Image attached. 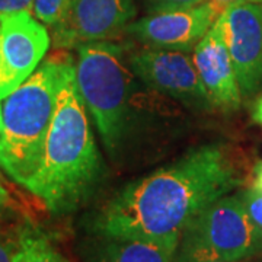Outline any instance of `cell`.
I'll use <instances>...</instances> for the list:
<instances>
[{
  "instance_id": "obj_5",
  "label": "cell",
  "mask_w": 262,
  "mask_h": 262,
  "mask_svg": "<svg viewBox=\"0 0 262 262\" xmlns=\"http://www.w3.org/2000/svg\"><path fill=\"white\" fill-rule=\"evenodd\" d=\"M262 252V232L253 225L239 195L211 203L182 234L178 256L242 261Z\"/></svg>"
},
{
  "instance_id": "obj_18",
  "label": "cell",
  "mask_w": 262,
  "mask_h": 262,
  "mask_svg": "<svg viewBox=\"0 0 262 262\" xmlns=\"http://www.w3.org/2000/svg\"><path fill=\"white\" fill-rule=\"evenodd\" d=\"M0 262H13V237L0 232Z\"/></svg>"
},
{
  "instance_id": "obj_20",
  "label": "cell",
  "mask_w": 262,
  "mask_h": 262,
  "mask_svg": "<svg viewBox=\"0 0 262 262\" xmlns=\"http://www.w3.org/2000/svg\"><path fill=\"white\" fill-rule=\"evenodd\" d=\"M173 262H249V259H242V261H226V259H204V258H188V256H178Z\"/></svg>"
},
{
  "instance_id": "obj_8",
  "label": "cell",
  "mask_w": 262,
  "mask_h": 262,
  "mask_svg": "<svg viewBox=\"0 0 262 262\" xmlns=\"http://www.w3.org/2000/svg\"><path fill=\"white\" fill-rule=\"evenodd\" d=\"M136 18L134 0H70L53 28L57 48H77L118 35Z\"/></svg>"
},
{
  "instance_id": "obj_13",
  "label": "cell",
  "mask_w": 262,
  "mask_h": 262,
  "mask_svg": "<svg viewBox=\"0 0 262 262\" xmlns=\"http://www.w3.org/2000/svg\"><path fill=\"white\" fill-rule=\"evenodd\" d=\"M13 262H69L37 226L25 223L13 236Z\"/></svg>"
},
{
  "instance_id": "obj_14",
  "label": "cell",
  "mask_w": 262,
  "mask_h": 262,
  "mask_svg": "<svg viewBox=\"0 0 262 262\" xmlns=\"http://www.w3.org/2000/svg\"><path fill=\"white\" fill-rule=\"evenodd\" d=\"M69 2L70 0H32V12L41 24L54 27L64 15Z\"/></svg>"
},
{
  "instance_id": "obj_1",
  "label": "cell",
  "mask_w": 262,
  "mask_h": 262,
  "mask_svg": "<svg viewBox=\"0 0 262 262\" xmlns=\"http://www.w3.org/2000/svg\"><path fill=\"white\" fill-rule=\"evenodd\" d=\"M241 184L229 151L206 144L144 178L130 182L96 215L101 237L177 241L215 200Z\"/></svg>"
},
{
  "instance_id": "obj_2",
  "label": "cell",
  "mask_w": 262,
  "mask_h": 262,
  "mask_svg": "<svg viewBox=\"0 0 262 262\" xmlns=\"http://www.w3.org/2000/svg\"><path fill=\"white\" fill-rule=\"evenodd\" d=\"M102 177V160L76 82V66L67 60L57 95L41 165L25 185L54 214L76 210Z\"/></svg>"
},
{
  "instance_id": "obj_11",
  "label": "cell",
  "mask_w": 262,
  "mask_h": 262,
  "mask_svg": "<svg viewBox=\"0 0 262 262\" xmlns=\"http://www.w3.org/2000/svg\"><path fill=\"white\" fill-rule=\"evenodd\" d=\"M192 61L211 105L237 110L242 101L241 86L223 34L215 22L194 47Z\"/></svg>"
},
{
  "instance_id": "obj_23",
  "label": "cell",
  "mask_w": 262,
  "mask_h": 262,
  "mask_svg": "<svg viewBox=\"0 0 262 262\" xmlns=\"http://www.w3.org/2000/svg\"><path fill=\"white\" fill-rule=\"evenodd\" d=\"M253 120L258 122L259 125H262V98L256 102L255 110H253Z\"/></svg>"
},
{
  "instance_id": "obj_7",
  "label": "cell",
  "mask_w": 262,
  "mask_h": 262,
  "mask_svg": "<svg viewBox=\"0 0 262 262\" xmlns=\"http://www.w3.org/2000/svg\"><path fill=\"white\" fill-rule=\"evenodd\" d=\"M136 77L149 86L189 106H210L192 56L181 50L144 48L128 58Z\"/></svg>"
},
{
  "instance_id": "obj_21",
  "label": "cell",
  "mask_w": 262,
  "mask_h": 262,
  "mask_svg": "<svg viewBox=\"0 0 262 262\" xmlns=\"http://www.w3.org/2000/svg\"><path fill=\"white\" fill-rule=\"evenodd\" d=\"M8 203H9V195H8V192H6V189L5 187L2 185V182H0V214L5 211V208L8 207Z\"/></svg>"
},
{
  "instance_id": "obj_4",
  "label": "cell",
  "mask_w": 262,
  "mask_h": 262,
  "mask_svg": "<svg viewBox=\"0 0 262 262\" xmlns=\"http://www.w3.org/2000/svg\"><path fill=\"white\" fill-rule=\"evenodd\" d=\"M76 82L103 146L115 158L130 128L133 70L124 48L111 41L77 47Z\"/></svg>"
},
{
  "instance_id": "obj_16",
  "label": "cell",
  "mask_w": 262,
  "mask_h": 262,
  "mask_svg": "<svg viewBox=\"0 0 262 262\" xmlns=\"http://www.w3.org/2000/svg\"><path fill=\"white\" fill-rule=\"evenodd\" d=\"M150 8L153 12L156 10L175 9V8H187V6H194L200 5L206 0H147Z\"/></svg>"
},
{
  "instance_id": "obj_6",
  "label": "cell",
  "mask_w": 262,
  "mask_h": 262,
  "mask_svg": "<svg viewBox=\"0 0 262 262\" xmlns=\"http://www.w3.org/2000/svg\"><path fill=\"white\" fill-rule=\"evenodd\" d=\"M50 41L44 24L28 10L0 16V102L37 70Z\"/></svg>"
},
{
  "instance_id": "obj_15",
  "label": "cell",
  "mask_w": 262,
  "mask_h": 262,
  "mask_svg": "<svg viewBox=\"0 0 262 262\" xmlns=\"http://www.w3.org/2000/svg\"><path fill=\"white\" fill-rule=\"evenodd\" d=\"M239 198L244 204L248 215L251 217L253 225L262 232V189L252 185L239 194Z\"/></svg>"
},
{
  "instance_id": "obj_9",
  "label": "cell",
  "mask_w": 262,
  "mask_h": 262,
  "mask_svg": "<svg viewBox=\"0 0 262 262\" xmlns=\"http://www.w3.org/2000/svg\"><path fill=\"white\" fill-rule=\"evenodd\" d=\"M215 24L232 57L242 96L262 88V3L226 8Z\"/></svg>"
},
{
  "instance_id": "obj_12",
  "label": "cell",
  "mask_w": 262,
  "mask_h": 262,
  "mask_svg": "<svg viewBox=\"0 0 262 262\" xmlns=\"http://www.w3.org/2000/svg\"><path fill=\"white\" fill-rule=\"evenodd\" d=\"M89 262H173L179 249L177 241L141 237H101Z\"/></svg>"
},
{
  "instance_id": "obj_22",
  "label": "cell",
  "mask_w": 262,
  "mask_h": 262,
  "mask_svg": "<svg viewBox=\"0 0 262 262\" xmlns=\"http://www.w3.org/2000/svg\"><path fill=\"white\" fill-rule=\"evenodd\" d=\"M252 185L262 189V162H259V163L255 166V177H253Z\"/></svg>"
},
{
  "instance_id": "obj_24",
  "label": "cell",
  "mask_w": 262,
  "mask_h": 262,
  "mask_svg": "<svg viewBox=\"0 0 262 262\" xmlns=\"http://www.w3.org/2000/svg\"><path fill=\"white\" fill-rule=\"evenodd\" d=\"M3 130V120H2V102H0V133Z\"/></svg>"
},
{
  "instance_id": "obj_10",
  "label": "cell",
  "mask_w": 262,
  "mask_h": 262,
  "mask_svg": "<svg viewBox=\"0 0 262 262\" xmlns=\"http://www.w3.org/2000/svg\"><path fill=\"white\" fill-rule=\"evenodd\" d=\"M219 16L220 13L210 3L203 2L187 8L151 12L125 29L150 48L188 51L194 50Z\"/></svg>"
},
{
  "instance_id": "obj_19",
  "label": "cell",
  "mask_w": 262,
  "mask_h": 262,
  "mask_svg": "<svg viewBox=\"0 0 262 262\" xmlns=\"http://www.w3.org/2000/svg\"><path fill=\"white\" fill-rule=\"evenodd\" d=\"M206 2L210 3L219 13H222L226 8L239 3H262V0H206Z\"/></svg>"
},
{
  "instance_id": "obj_17",
  "label": "cell",
  "mask_w": 262,
  "mask_h": 262,
  "mask_svg": "<svg viewBox=\"0 0 262 262\" xmlns=\"http://www.w3.org/2000/svg\"><path fill=\"white\" fill-rule=\"evenodd\" d=\"M22 10L32 12V0H0V16Z\"/></svg>"
},
{
  "instance_id": "obj_3",
  "label": "cell",
  "mask_w": 262,
  "mask_h": 262,
  "mask_svg": "<svg viewBox=\"0 0 262 262\" xmlns=\"http://www.w3.org/2000/svg\"><path fill=\"white\" fill-rule=\"evenodd\" d=\"M67 60H46L2 101L0 168L24 187L41 165Z\"/></svg>"
}]
</instances>
